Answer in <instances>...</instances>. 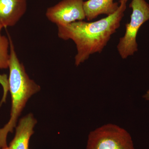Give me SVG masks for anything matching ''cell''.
Listing matches in <instances>:
<instances>
[{
  "mask_svg": "<svg viewBox=\"0 0 149 149\" xmlns=\"http://www.w3.org/2000/svg\"><path fill=\"white\" fill-rule=\"evenodd\" d=\"M128 0H120L119 1V2H124L127 3V1Z\"/></svg>",
  "mask_w": 149,
  "mask_h": 149,
  "instance_id": "cell-12",
  "label": "cell"
},
{
  "mask_svg": "<svg viewBox=\"0 0 149 149\" xmlns=\"http://www.w3.org/2000/svg\"><path fill=\"white\" fill-rule=\"evenodd\" d=\"M37 120L32 113L25 116L19 120L15 127L14 137L8 147L10 149H29V141L34 134Z\"/></svg>",
  "mask_w": 149,
  "mask_h": 149,
  "instance_id": "cell-7",
  "label": "cell"
},
{
  "mask_svg": "<svg viewBox=\"0 0 149 149\" xmlns=\"http://www.w3.org/2000/svg\"><path fill=\"white\" fill-rule=\"evenodd\" d=\"M86 149H135L130 134L117 125L107 124L91 131Z\"/></svg>",
  "mask_w": 149,
  "mask_h": 149,
  "instance_id": "cell-4",
  "label": "cell"
},
{
  "mask_svg": "<svg viewBox=\"0 0 149 149\" xmlns=\"http://www.w3.org/2000/svg\"><path fill=\"white\" fill-rule=\"evenodd\" d=\"M0 149H9V148L8 146L3 147V148H0Z\"/></svg>",
  "mask_w": 149,
  "mask_h": 149,
  "instance_id": "cell-11",
  "label": "cell"
},
{
  "mask_svg": "<svg viewBox=\"0 0 149 149\" xmlns=\"http://www.w3.org/2000/svg\"><path fill=\"white\" fill-rule=\"evenodd\" d=\"M84 0H62L47 9L46 15L57 26L66 25L85 18Z\"/></svg>",
  "mask_w": 149,
  "mask_h": 149,
  "instance_id": "cell-5",
  "label": "cell"
},
{
  "mask_svg": "<svg viewBox=\"0 0 149 149\" xmlns=\"http://www.w3.org/2000/svg\"><path fill=\"white\" fill-rule=\"evenodd\" d=\"M143 98H144L146 100L149 101V89L147 91L146 93L143 96Z\"/></svg>",
  "mask_w": 149,
  "mask_h": 149,
  "instance_id": "cell-10",
  "label": "cell"
},
{
  "mask_svg": "<svg viewBox=\"0 0 149 149\" xmlns=\"http://www.w3.org/2000/svg\"><path fill=\"white\" fill-rule=\"evenodd\" d=\"M129 6L132 9L130 22L125 24V35L120 38L117 47L123 59L133 55L138 51V31L141 25L149 19V4L145 0H133Z\"/></svg>",
  "mask_w": 149,
  "mask_h": 149,
  "instance_id": "cell-3",
  "label": "cell"
},
{
  "mask_svg": "<svg viewBox=\"0 0 149 149\" xmlns=\"http://www.w3.org/2000/svg\"><path fill=\"white\" fill-rule=\"evenodd\" d=\"M3 28L0 24V69L8 68L10 60V42L8 37L2 35Z\"/></svg>",
  "mask_w": 149,
  "mask_h": 149,
  "instance_id": "cell-9",
  "label": "cell"
},
{
  "mask_svg": "<svg viewBox=\"0 0 149 149\" xmlns=\"http://www.w3.org/2000/svg\"></svg>",
  "mask_w": 149,
  "mask_h": 149,
  "instance_id": "cell-13",
  "label": "cell"
},
{
  "mask_svg": "<svg viewBox=\"0 0 149 149\" xmlns=\"http://www.w3.org/2000/svg\"><path fill=\"white\" fill-rule=\"evenodd\" d=\"M10 42L9 87L11 97L10 117L8 123L0 128V148L8 146L7 138L16 126L18 118L28 100L40 92V86L30 79L23 64L19 61L10 35L8 32Z\"/></svg>",
  "mask_w": 149,
  "mask_h": 149,
  "instance_id": "cell-2",
  "label": "cell"
},
{
  "mask_svg": "<svg viewBox=\"0 0 149 149\" xmlns=\"http://www.w3.org/2000/svg\"><path fill=\"white\" fill-rule=\"evenodd\" d=\"M27 8V0H0V24L5 28L14 26Z\"/></svg>",
  "mask_w": 149,
  "mask_h": 149,
  "instance_id": "cell-6",
  "label": "cell"
},
{
  "mask_svg": "<svg viewBox=\"0 0 149 149\" xmlns=\"http://www.w3.org/2000/svg\"><path fill=\"white\" fill-rule=\"evenodd\" d=\"M120 3L118 9L114 13L98 21H76L57 26L58 37L64 40H72L76 45L75 65L78 66L83 63L91 54L101 53L111 35L120 27L126 10V3Z\"/></svg>",
  "mask_w": 149,
  "mask_h": 149,
  "instance_id": "cell-1",
  "label": "cell"
},
{
  "mask_svg": "<svg viewBox=\"0 0 149 149\" xmlns=\"http://www.w3.org/2000/svg\"><path fill=\"white\" fill-rule=\"evenodd\" d=\"M118 3L113 0H88L83 4L85 18L91 21L100 15H111L118 9Z\"/></svg>",
  "mask_w": 149,
  "mask_h": 149,
  "instance_id": "cell-8",
  "label": "cell"
}]
</instances>
